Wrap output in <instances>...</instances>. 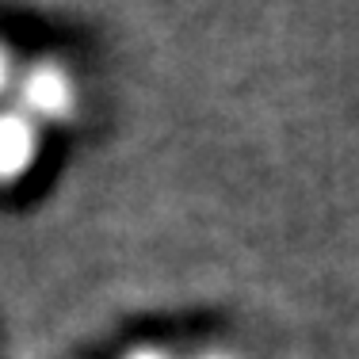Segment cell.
Instances as JSON below:
<instances>
[{"instance_id": "cell-5", "label": "cell", "mask_w": 359, "mask_h": 359, "mask_svg": "<svg viewBox=\"0 0 359 359\" xmlns=\"http://www.w3.org/2000/svg\"><path fill=\"white\" fill-rule=\"evenodd\" d=\"M203 359H229V355H222V352H215V355H203Z\"/></svg>"}, {"instance_id": "cell-3", "label": "cell", "mask_w": 359, "mask_h": 359, "mask_svg": "<svg viewBox=\"0 0 359 359\" xmlns=\"http://www.w3.org/2000/svg\"><path fill=\"white\" fill-rule=\"evenodd\" d=\"M15 73H20V62H15V54L0 42V100L12 96V84H15Z\"/></svg>"}, {"instance_id": "cell-1", "label": "cell", "mask_w": 359, "mask_h": 359, "mask_svg": "<svg viewBox=\"0 0 359 359\" xmlns=\"http://www.w3.org/2000/svg\"><path fill=\"white\" fill-rule=\"evenodd\" d=\"M12 107H20L35 126H65L81 111V92L65 65L57 62H27L20 65L12 84Z\"/></svg>"}, {"instance_id": "cell-2", "label": "cell", "mask_w": 359, "mask_h": 359, "mask_svg": "<svg viewBox=\"0 0 359 359\" xmlns=\"http://www.w3.org/2000/svg\"><path fill=\"white\" fill-rule=\"evenodd\" d=\"M42 126H35L20 107H0V187L20 184L39 165Z\"/></svg>"}, {"instance_id": "cell-4", "label": "cell", "mask_w": 359, "mask_h": 359, "mask_svg": "<svg viewBox=\"0 0 359 359\" xmlns=\"http://www.w3.org/2000/svg\"><path fill=\"white\" fill-rule=\"evenodd\" d=\"M123 359H172L165 352V348H134V352H126Z\"/></svg>"}]
</instances>
